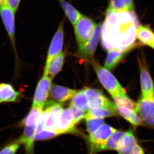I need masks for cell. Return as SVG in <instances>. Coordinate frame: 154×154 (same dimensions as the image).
Returning a JSON list of instances; mask_svg holds the SVG:
<instances>
[{"label": "cell", "instance_id": "cell-5", "mask_svg": "<svg viewBox=\"0 0 154 154\" xmlns=\"http://www.w3.org/2000/svg\"><path fill=\"white\" fill-rule=\"evenodd\" d=\"M143 122L154 128V97L141 96L135 108Z\"/></svg>", "mask_w": 154, "mask_h": 154}, {"label": "cell", "instance_id": "cell-4", "mask_svg": "<svg viewBox=\"0 0 154 154\" xmlns=\"http://www.w3.org/2000/svg\"><path fill=\"white\" fill-rule=\"evenodd\" d=\"M116 130L106 124L102 125L94 134L90 135L91 152L95 153L101 151L105 150L107 141Z\"/></svg>", "mask_w": 154, "mask_h": 154}, {"label": "cell", "instance_id": "cell-24", "mask_svg": "<svg viewBox=\"0 0 154 154\" xmlns=\"http://www.w3.org/2000/svg\"><path fill=\"white\" fill-rule=\"evenodd\" d=\"M61 104L54 102L51 108L49 116L48 118L44 128L48 130H55L57 120L59 116L63 110Z\"/></svg>", "mask_w": 154, "mask_h": 154}, {"label": "cell", "instance_id": "cell-19", "mask_svg": "<svg viewBox=\"0 0 154 154\" xmlns=\"http://www.w3.org/2000/svg\"><path fill=\"white\" fill-rule=\"evenodd\" d=\"M137 38L142 44L152 47L154 38V33L147 26L140 25L136 32Z\"/></svg>", "mask_w": 154, "mask_h": 154}, {"label": "cell", "instance_id": "cell-17", "mask_svg": "<svg viewBox=\"0 0 154 154\" xmlns=\"http://www.w3.org/2000/svg\"><path fill=\"white\" fill-rule=\"evenodd\" d=\"M20 94V92L16 91L10 84H0V104L16 102Z\"/></svg>", "mask_w": 154, "mask_h": 154}, {"label": "cell", "instance_id": "cell-23", "mask_svg": "<svg viewBox=\"0 0 154 154\" xmlns=\"http://www.w3.org/2000/svg\"><path fill=\"white\" fill-rule=\"evenodd\" d=\"M62 8L63 9L66 17L68 18L72 25L75 24L83 15L72 5L67 2L65 0H58Z\"/></svg>", "mask_w": 154, "mask_h": 154}, {"label": "cell", "instance_id": "cell-12", "mask_svg": "<svg viewBox=\"0 0 154 154\" xmlns=\"http://www.w3.org/2000/svg\"><path fill=\"white\" fill-rule=\"evenodd\" d=\"M84 91L91 108H114V103L105 97L100 90L86 88Z\"/></svg>", "mask_w": 154, "mask_h": 154}, {"label": "cell", "instance_id": "cell-20", "mask_svg": "<svg viewBox=\"0 0 154 154\" xmlns=\"http://www.w3.org/2000/svg\"><path fill=\"white\" fill-rule=\"evenodd\" d=\"M70 104L84 112H88L91 109L90 102L84 90L77 91L72 98Z\"/></svg>", "mask_w": 154, "mask_h": 154}, {"label": "cell", "instance_id": "cell-29", "mask_svg": "<svg viewBox=\"0 0 154 154\" xmlns=\"http://www.w3.org/2000/svg\"><path fill=\"white\" fill-rule=\"evenodd\" d=\"M104 119L102 118L86 119L87 129L90 135L94 134L102 125L104 124Z\"/></svg>", "mask_w": 154, "mask_h": 154}, {"label": "cell", "instance_id": "cell-21", "mask_svg": "<svg viewBox=\"0 0 154 154\" xmlns=\"http://www.w3.org/2000/svg\"><path fill=\"white\" fill-rule=\"evenodd\" d=\"M115 108H91L85 114V118L91 119L104 118L105 117L116 116L118 115Z\"/></svg>", "mask_w": 154, "mask_h": 154}, {"label": "cell", "instance_id": "cell-26", "mask_svg": "<svg viewBox=\"0 0 154 154\" xmlns=\"http://www.w3.org/2000/svg\"><path fill=\"white\" fill-rule=\"evenodd\" d=\"M108 7L116 11H134L133 0H111Z\"/></svg>", "mask_w": 154, "mask_h": 154}, {"label": "cell", "instance_id": "cell-27", "mask_svg": "<svg viewBox=\"0 0 154 154\" xmlns=\"http://www.w3.org/2000/svg\"><path fill=\"white\" fill-rule=\"evenodd\" d=\"M125 132L116 130L107 141L105 145V150H116L119 142L121 140Z\"/></svg>", "mask_w": 154, "mask_h": 154}, {"label": "cell", "instance_id": "cell-3", "mask_svg": "<svg viewBox=\"0 0 154 154\" xmlns=\"http://www.w3.org/2000/svg\"><path fill=\"white\" fill-rule=\"evenodd\" d=\"M73 26L76 39L79 45L91 39L95 33L96 24L90 18L83 16Z\"/></svg>", "mask_w": 154, "mask_h": 154}, {"label": "cell", "instance_id": "cell-34", "mask_svg": "<svg viewBox=\"0 0 154 154\" xmlns=\"http://www.w3.org/2000/svg\"><path fill=\"white\" fill-rule=\"evenodd\" d=\"M129 154H145V153L143 149L137 143Z\"/></svg>", "mask_w": 154, "mask_h": 154}, {"label": "cell", "instance_id": "cell-28", "mask_svg": "<svg viewBox=\"0 0 154 154\" xmlns=\"http://www.w3.org/2000/svg\"><path fill=\"white\" fill-rule=\"evenodd\" d=\"M113 98L116 105L126 107L128 109L135 111L136 103L130 99L127 94L122 96H116Z\"/></svg>", "mask_w": 154, "mask_h": 154}, {"label": "cell", "instance_id": "cell-2", "mask_svg": "<svg viewBox=\"0 0 154 154\" xmlns=\"http://www.w3.org/2000/svg\"><path fill=\"white\" fill-rule=\"evenodd\" d=\"M90 62L100 82L113 98L126 95L124 89L116 78L108 70L103 67L93 59Z\"/></svg>", "mask_w": 154, "mask_h": 154}, {"label": "cell", "instance_id": "cell-7", "mask_svg": "<svg viewBox=\"0 0 154 154\" xmlns=\"http://www.w3.org/2000/svg\"><path fill=\"white\" fill-rule=\"evenodd\" d=\"M15 12L11 10L7 2L2 3L0 7V15L8 33L11 44L16 52L15 43Z\"/></svg>", "mask_w": 154, "mask_h": 154}, {"label": "cell", "instance_id": "cell-22", "mask_svg": "<svg viewBox=\"0 0 154 154\" xmlns=\"http://www.w3.org/2000/svg\"><path fill=\"white\" fill-rule=\"evenodd\" d=\"M126 53L116 49L108 50L107 57L105 64V68L108 70H112L122 60Z\"/></svg>", "mask_w": 154, "mask_h": 154}, {"label": "cell", "instance_id": "cell-8", "mask_svg": "<svg viewBox=\"0 0 154 154\" xmlns=\"http://www.w3.org/2000/svg\"><path fill=\"white\" fill-rule=\"evenodd\" d=\"M51 78L48 75H43L38 82L33 97L32 107H44L51 88Z\"/></svg>", "mask_w": 154, "mask_h": 154}, {"label": "cell", "instance_id": "cell-37", "mask_svg": "<svg viewBox=\"0 0 154 154\" xmlns=\"http://www.w3.org/2000/svg\"><path fill=\"white\" fill-rule=\"evenodd\" d=\"M2 2L1 1V0H0V7H1V5H2Z\"/></svg>", "mask_w": 154, "mask_h": 154}, {"label": "cell", "instance_id": "cell-33", "mask_svg": "<svg viewBox=\"0 0 154 154\" xmlns=\"http://www.w3.org/2000/svg\"><path fill=\"white\" fill-rule=\"evenodd\" d=\"M6 1L9 8L16 13L19 8L21 0H6Z\"/></svg>", "mask_w": 154, "mask_h": 154}, {"label": "cell", "instance_id": "cell-14", "mask_svg": "<svg viewBox=\"0 0 154 154\" xmlns=\"http://www.w3.org/2000/svg\"><path fill=\"white\" fill-rule=\"evenodd\" d=\"M137 144V141L131 129L125 132L116 150L118 154H129Z\"/></svg>", "mask_w": 154, "mask_h": 154}, {"label": "cell", "instance_id": "cell-9", "mask_svg": "<svg viewBox=\"0 0 154 154\" xmlns=\"http://www.w3.org/2000/svg\"><path fill=\"white\" fill-rule=\"evenodd\" d=\"M102 25L100 23L96 24L95 33L91 39L85 44L79 45V56L88 61H91L94 57L101 36Z\"/></svg>", "mask_w": 154, "mask_h": 154}, {"label": "cell", "instance_id": "cell-18", "mask_svg": "<svg viewBox=\"0 0 154 154\" xmlns=\"http://www.w3.org/2000/svg\"><path fill=\"white\" fill-rule=\"evenodd\" d=\"M43 108L44 107L39 106L32 107L28 115L19 123V125L21 126L37 127L40 117L43 113Z\"/></svg>", "mask_w": 154, "mask_h": 154}, {"label": "cell", "instance_id": "cell-36", "mask_svg": "<svg viewBox=\"0 0 154 154\" xmlns=\"http://www.w3.org/2000/svg\"><path fill=\"white\" fill-rule=\"evenodd\" d=\"M1 1L2 2V3L5 2H7L6 0H1Z\"/></svg>", "mask_w": 154, "mask_h": 154}, {"label": "cell", "instance_id": "cell-10", "mask_svg": "<svg viewBox=\"0 0 154 154\" xmlns=\"http://www.w3.org/2000/svg\"><path fill=\"white\" fill-rule=\"evenodd\" d=\"M140 70V82L142 96L154 97V84L146 65L143 56L138 58Z\"/></svg>", "mask_w": 154, "mask_h": 154}, {"label": "cell", "instance_id": "cell-30", "mask_svg": "<svg viewBox=\"0 0 154 154\" xmlns=\"http://www.w3.org/2000/svg\"><path fill=\"white\" fill-rule=\"evenodd\" d=\"M57 135L55 130L45 129L36 134L34 137V141L43 140L49 139Z\"/></svg>", "mask_w": 154, "mask_h": 154}, {"label": "cell", "instance_id": "cell-35", "mask_svg": "<svg viewBox=\"0 0 154 154\" xmlns=\"http://www.w3.org/2000/svg\"><path fill=\"white\" fill-rule=\"evenodd\" d=\"M152 48H153V49H154V38L152 46Z\"/></svg>", "mask_w": 154, "mask_h": 154}, {"label": "cell", "instance_id": "cell-11", "mask_svg": "<svg viewBox=\"0 0 154 154\" xmlns=\"http://www.w3.org/2000/svg\"><path fill=\"white\" fill-rule=\"evenodd\" d=\"M73 116L69 108L63 109L58 117L54 130L57 135L75 131Z\"/></svg>", "mask_w": 154, "mask_h": 154}, {"label": "cell", "instance_id": "cell-1", "mask_svg": "<svg viewBox=\"0 0 154 154\" xmlns=\"http://www.w3.org/2000/svg\"><path fill=\"white\" fill-rule=\"evenodd\" d=\"M139 25L134 11H116L108 7L101 29L103 48L129 51L134 47Z\"/></svg>", "mask_w": 154, "mask_h": 154}, {"label": "cell", "instance_id": "cell-15", "mask_svg": "<svg viewBox=\"0 0 154 154\" xmlns=\"http://www.w3.org/2000/svg\"><path fill=\"white\" fill-rule=\"evenodd\" d=\"M77 91L54 84L51 89V93L53 99L59 103H63L72 99Z\"/></svg>", "mask_w": 154, "mask_h": 154}, {"label": "cell", "instance_id": "cell-25", "mask_svg": "<svg viewBox=\"0 0 154 154\" xmlns=\"http://www.w3.org/2000/svg\"><path fill=\"white\" fill-rule=\"evenodd\" d=\"M64 60V54L61 51L52 59L48 67V75L53 79L60 71L62 67Z\"/></svg>", "mask_w": 154, "mask_h": 154}, {"label": "cell", "instance_id": "cell-16", "mask_svg": "<svg viewBox=\"0 0 154 154\" xmlns=\"http://www.w3.org/2000/svg\"><path fill=\"white\" fill-rule=\"evenodd\" d=\"M113 106L117 113L129 122L135 127L143 124V122L140 116L135 110H131L126 107L117 106L115 104Z\"/></svg>", "mask_w": 154, "mask_h": 154}, {"label": "cell", "instance_id": "cell-6", "mask_svg": "<svg viewBox=\"0 0 154 154\" xmlns=\"http://www.w3.org/2000/svg\"><path fill=\"white\" fill-rule=\"evenodd\" d=\"M65 19L59 24L58 28L52 38L48 50L44 74L48 75V67L52 59L62 51L63 43Z\"/></svg>", "mask_w": 154, "mask_h": 154}, {"label": "cell", "instance_id": "cell-31", "mask_svg": "<svg viewBox=\"0 0 154 154\" xmlns=\"http://www.w3.org/2000/svg\"><path fill=\"white\" fill-rule=\"evenodd\" d=\"M21 145L17 140L15 141L3 148L0 154H16Z\"/></svg>", "mask_w": 154, "mask_h": 154}, {"label": "cell", "instance_id": "cell-13", "mask_svg": "<svg viewBox=\"0 0 154 154\" xmlns=\"http://www.w3.org/2000/svg\"><path fill=\"white\" fill-rule=\"evenodd\" d=\"M25 127L21 137L17 140L24 146L26 154H34V137L36 134V127Z\"/></svg>", "mask_w": 154, "mask_h": 154}, {"label": "cell", "instance_id": "cell-32", "mask_svg": "<svg viewBox=\"0 0 154 154\" xmlns=\"http://www.w3.org/2000/svg\"><path fill=\"white\" fill-rule=\"evenodd\" d=\"M69 108L72 113L75 124L78 123L82 119L85 118V114L82 110L78 109L71 104L70 105Z\"/></svg>", "mask_w": 154, "mask_h": 154}]
</instances>
